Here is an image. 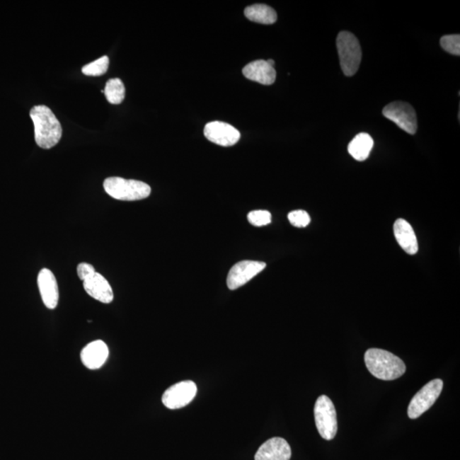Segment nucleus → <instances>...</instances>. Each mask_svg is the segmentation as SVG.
Returning a JSON list of instances; mask_svg holds the SVG:
<instances>
[{
	"instance_id": "nucleus-1",
	"label": "nucleus",
	"mask_w": 460,
	"mask_h": 460,
	"mask_svg": "<svg viewBox=\"0 0 460 460\" xmlns=\"http://www.w3.org/2000/svg\"><path fill=\"white\" fill-rule=\"evenodd\" d=\"M30 117L35 125V142L39 147L49 149L59 143L62 135V125L47 106L33 107Z\"/></svg>"
},
{
	"instance_id": "nucleus-2",
	"label": "nucleus",
	"mask_w": 460,
	"mask_h": 460,
	"mask_svg": "<svg viewBox=\"0 0 460 460\" xmlns=\"http://www.w3.org/2000/svg\"><path fill=\"white\" fill-rule=\"evenodd\" d=\"M364 360L368 371L379 379L394 380L401 377L406 372L403 360L386 350L369 349Z\"/></svg>"
},
{
	"instance_id": "nucleus-3",
	"label": "nucleus",
	"mask_w": 460,
	"mask_h": 460,
	"mask_svg": "<svg viewBox=\"0 0 460 460\" xmlns=\"http://www.w3.org/2000/svg\"><path fill=\"white\" fill-rule=\"evenodd\" d=\"M103 187L111 197L125 202L144 200L151 194V188L149 184L118 177L105 179Z\"/></svg>"
},
{
	"instance_id": "nucleus-4",
	"label": "nucleus",
	"mask_w": 460,
	"mask_h": 460,
	"mask_svg": "<svg viewBox=\"0 0 460 460\" xmlns=\"http://www.w3.org/2000/svg\"><path fill=\"white\" fill-rule=\"evenodd\" d=\"M337 48L343 72L346 76H353L359 69L362 57L357 38L350 32H340L337 38Z\"/></svg>"
},
{
	"instance_id": "nucleus-5",
	"label": "nucleus",
	"mask_w": 460,
	"mask_h": 460,
	"mask_svg": "<svg viewBox=\"0 0 460 460\" xmlns=\"http://www.w3.org/2000/svg\"><path fill=\"white\" fill-rule=\"evenodd\" d=\"M314 413L321 437L328 441L333 440L338 432V421L336 410L331 399L327 396H321L316 401Z\"/></svg>"
},
{
	"instance_id": "nucleus-6",
	"label": "nucleus",
	"mask_w": 460,
	"mask_h": 460,
	"mask_svg": "<svg viewBox=\"0 0 460 460\" xmlns=\"http://www.w3.org/2000/svg\"><path fill=\"white\" fill-rule=\"evenodd\" d=\"M443 382L441 379H434L426 384L421 390L413 397L408 406V414L410 419H417L427 411L436 403L441 395Z\"/></svg>"
},
{
	"instance_id": "nucleus-7",
	"label": "nucleus",
	"mask_w": 460,
	"mask_h": 460,
	"mask_svg": "<svg viewBox=\"0 0 460 460\" xmlns=\"http://www.w3.org/2000/svg\"><path fill=\"white\" fill-rule=\"evenodd\" d=\"M383 115L406 132L411 134V135L416 133L418 129L417 115L410 104L404 102L391 103L384 107Z\"/></svg>"
},
{
	"instance_id": "nucleus-8",
	"label": "nucleus",
	"mask_w": 460,
	"mask_h": 460,
	"mask_svg": "<svg viewBox=\"0 0 460 460\" xmlns=\"http://www.w3.org/2000/svg\"><path fill=\"white\" fill-rule=\"evenodd\" d=\"M197 394V386L191 381L179 382L169 387L162 396V403L167 408L174 410L186 407Z\"/></svg>"
},
{
	"instance_id": "nucleus-9",
	"label": "nucleus",
	"mask_w": 460,
	"mask_h": 460,
	"mask_svg": "<svg viewBox=\"0 0 460 460\" xmlns=\"http://www.w3.org/2000/svg\"><path fill=\"white\" fill-rule=\"evenodd\" d=\"M266 268V263L258 261L245 260L237 263L229 270L227 286L230 290H236L251 281Z\"/></svg>"
},
{
	"instance_id": "nucleus-10",
	"label": "nucleus",
	"mask_w": 460,
	"mask_h": 460,
	"mask_svg": "<svg viewBox=\"0 0 460 460\" xmlns=\"http://www.w3.org/2000/svg\"><path fill=\"white\" fill-rule=\"evenodd\" d=\"M205 136L212 143L230 147L239 142L241 133L231 125L221 122V121H213L207 124L204 129Z\"/></svg>"
},
{
	"instance_id": "nucleus-11",
	"label": "nucleus",
	"mask_w": 460,
	"mask_h": 460,
	"mask_svg": "<svg viewBox=\"0 0 460 460\" xmlns=\"http://www.w3.org/2000/svg\"><path fill=\"white\" fill-rule=\"evenodd\" d=\"M38 286L46 308L56 309L59 301V291L55 275L48 269L41 270L38 275Z\"/></svg>"
},
{
	"instance_id": "nucleus-12",
	"label": "nucleus",
	"mask_w": 460,
	"mask_h": 460,
	"mask_svg": "<svg viewBox=\"0 0 460 460\" xmlns=\"http://www.w3.org/2000/svg\"><path fill=\"white\" fill-rule=\"evenodd\" d=\"M292 449L285 439L274 437L259 447L255 460H290Z\"/></svg>"
},
{
	"instance_id": "nucleus-13",
	"label": "nucleus",
	"mask_w": 460,
	"mask_h": 460,
	"mask_svg": "<svg viewBox=\"0 0 460 460\" xmlns=\"http://www.w3.org/2000/svg\"><path fill=\"white\" fill-rule=\"evenodd\" d=\"M110 350L102 340L90 343L81 351V358L83 365L88 369L97 370L107 362Z\"/></svg>"
},
{
	"instance_id": "nucleus-14",
	"label": "nucleus",
	"mask_w": 460,
	"mask_h": 460,
	"mask_svg": "<svg viewBox=\"0 0 460 460\" xmlns=\"http://www.w3.org/2000/svg\"><path fill=\"white\" fill-rule=\"evenodd\" d=\"M84 289L91 298L103 304H110L114 300V292L110 283L101 274L96 273L83 282Z\"/></svg>"
},
{
	"instance_id": "nucleus-15",
	"label": "nucleus",
	"mask_w": 460,
	"mask_h": 460,
	"mask_svg": "<svg viewBox=\"0 0 460 460\" xmlns=\"http://www.w3.org/2000/svg\"><path fill=\"white\" fill-rule=\"evenodd\" d=\"M393 229L396 240L401 249L409 255H415L419 251V244L412 225L408 221L399 219L395 222Z\"/></svg>"
},
{
	"instance_id": "nucleus-16",
	"label": "nucleus",
	"mask_w": 460,
	"mask_h": 460,
	"mask_svg": "<svg viewBox=\"0 0 460 460\" xmlns=\"http://www.w3.org/2000/svg\"><path fill=\"white\" fill-rule=\"evenodd\" d=\"M244 76L262 85L270 86L276 79V71L274 67L268 64L267 61L258 60L251 62L242 70Z\"/></svg>"
},
{
	"instance_id": "nucleus-17",
	"label": "nucleus",
	"mask_w": 460,
	"mask_h": 460,
	"mask_svg": "<svg viewBox=\"0 0 460 460\" xmlns=\"http://www.w3.org/2000/svg\"><path fill=\"white\" fill-rule=\"evenodd\" d=\"M374 139L369 134L362 132L353 138L348 146V152L355 161H366L374 148Z\"/></svg>"
},
{
	"instance_id": "nucleus-18",
	"label": "nucleus",
	"mask_w": 460,
	"mask_h": 460,
	"mask_svg": "<svg viewBox=\"0 0 460 460\" xmlns=\"http://www.w3.org/2000/svg\"><path fill=\"white\" fill-rule=\"evenodd\" d=\"M245 16L252 22L266 25L273 24L277 20V14L273 8L261 4L246 7Z\"/></svg>"
},
{
	"instance_id": "nucleus-19",
	"label": "nucleus",
	"mask_w": 460,
	"mask_h": 460,
	"mask_svg": "<svg viewBox=\"0 0 460 460\" xmlns=\"http://www.w3.org/2000/svg\"><path fill=\"white\" fill-rule=\"evenodd\" d=\"M106 99L112 104H120L124 101L125 97V88L120 79H110L108 81L104 89Z\"/></svg>"
},
{
	"instance_id": "nucleus-20",
	"label": "nucleus",
	"mask_w": 460,
	"mask_h": 460,
	"mask_svg": "<svg viewBox=\"0 0 460 460\" xmlns=\"http://www.w3.org/2000/svg\"><path fill=\"white\" fill-rule=\"evenodd\" d=\"M110 65V59L107 56L98 58V60L91 62L89 64L84 66L82 73L88 76H100L105 74Z\"/></svg>"
},
{
	"instance_id": "nucleus-21",
	"label": "nucleus",
	"mask_w": 460,
	"mask_h": 460,
	"mask_svg": "<svg viewBox=\"0 0 460 460\" xmlns=\"http://www.w3.org/2000/svg\"><path fill=\"white\" fill-rule=\"evenodd\" d=\"M442 49L452 55H460V36L459 35L443 36L440 41Z\"/></svg>"
},
{
	"instance_id": "nucleus-22",
	"label": "nucleus",
	"mask_w": 460,
	"mask_h": 460,
	"mask_svg": "<svg viewBox=\"0 0 460 460\" xmlns=\"http://www.w3.org/2000/svg\"><path fill=\"white\" fill-rule=\"evenodd\" d=\"M249 223L256 227H262L271 223V213L265 210L251 212L248 216Z\"/></svg>"
},
{
	"instance_id": "nucleus-23",
	"label": "nucleus",
	"mask_w": 460,
	"mask_h": 460,
	"mask_svg": "<svg viewBox=\"0 0 460 460\" xmlns=\"http://www.w3.org/2000/svg\"><path fill=\"white\" fill-rule=\"evenodd\" d=\"M288 220L296 228H305L311 223V217L304 210H297L288 214Z\"/></svg>"
},
{
	"instance_id": "nucleus-24",
	"label": "nucleus",
	"mask_w": 460,
	"mask_h": 460,
	"mask_svg": "<svg viewBox=\"0 0 460 460\" xmlns=\"http://www.w3.org/2000/svg\"><path fill=\"white\" fill-rule=\"evenodd\" d=\"M96 273L95 268L89 263H81L77 267V274L81 281L85 282Z\"/></svg>"
},
{
	"instance_id": "nucleus-25",
	"label": "nucleus",
	"mask_w": 460,
	"mask_h": 460,
	"mask_svg": "<svg viewBox=\"0 0 460 460\" xmlns=\"http://www.w3.org/2000/svg\"><path fill=\"white\" fill-rule=\"evenodd\" d=\"M268 64H269L270 66L274 67L275 66V61L272 59L267 60Z\"/></svg>"
}]
</instances>
